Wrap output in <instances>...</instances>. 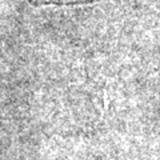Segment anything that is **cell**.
<instances>
[{
	"instance_id": "1",
	"label": "cell",
	"mask_w": 160,
	"mask_h": 160,
	"mask_svg": "<svg viewBox=\"0 0 160 160\" xmlns=\"http://www.w3.org/2000/svg\"><path fill=\"white\" fill-rule=\"evenodd\" d=\"M32 2L45 4V3H70V2H77V0H32Z\"/></svg>"
}]
</instances>
